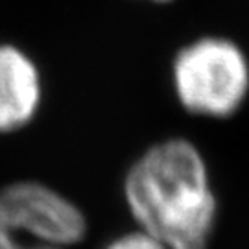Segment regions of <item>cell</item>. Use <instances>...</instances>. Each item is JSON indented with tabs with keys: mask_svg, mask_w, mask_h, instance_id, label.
Masks as SVG:
<instances>
[{
	"mask_svg": "<svg viewBox=\"0 0 249 249\" xmlns=\"http://www.w3.org/2000/svg\"><path fill=\"white\" fill-rule=\"evenodd\" d=\"M122 199L133 227L168 249H211L220 201L194 141L170 135L144 148L125 170Z\"/></svg>",
	"mask_w": 249,
	"mask_h": 249,
	"instance_id": "1",
	"label": "cell"
},
{
	"mask_svg": "<svg viewBox=\"0 0 249 249\" xmlns=\"http://www.w3.org/2000/svg\"><path fill=\"white\" fill-rule=\"evenodd\" d=\"M170 87L187 115L229 120L249 98L248 53L231 37H194L172 55Z\"/></svg>",
	"mask_w": 249,
	"mask_h": 249,
	"instance_id": "2",
	"label": "cell"
},
{
	"mask_svg": "<svg viewBox=\"0 0 249 249\" xmlns=\"http://www.w3.org/2000/svg\"><path fill=\"white\" fill-rule=\"evenodd\" d=\"M0 222L22 238L72 249L89 234L80 203L39 179H15L0 187Z\"/></svg>",
	"mask_w": 249,
	"mask_h": 249,
	"instance_id": "3",
	"label": "cell"
},
{
	"mask_svg": "<svg viewBox=\"0 0 249 249\" xmlns=\"http://www.w3.org/2000/svg\"><path fill=\"white\" fill-rule=\"evenodd\" d=\"M45 102V76L26 48L0 41V135L34 124Z\"/></svg>",
	"mask_w": 249,
	"mask_h": 249,
	"instance_id": "4",
	"label": "cell"
},
{
	"mask_svg": "<svg viewBox=\"0 0 249 249\" xmlns=\"http://www.w3.org/2000/svg\"><path fill=\"white\" fill-rule=\"evenodd\" d=\"M100 249H168L164 244H160L157 238L144 232L139 227H131L124 232H118L116 236L102 246Z\"/></svg>",
	"mask_w": 249,
	"mask_h": 249,
	"instance_id": "5",
	"label": "cell"
},
{
	"mask_svg": "<svg viewBox=\"0 0 249 249\" xmlns=\"http://www.w3.org/2000/svg\"><path fill=\"white\" fill-rule=\"evenodd\" d=\"M0 249H61L53 248V246H46V244H39V242H32L28 238H22L20 234L11 231L0 222Z\"/></svg>",
	"mask_w": 249,
	"mask_h": 249,
	"instance_id": "6",
	"label": "cell"
},
{
	"mask_svg": "<svg viewBox=\"0 0 249 249\" xmlns=\"http://www.w3.org/2000/svg\"><path fill=\"white\" fill-rule=\"evenodd\" d=\"M137 2H148V4L159 6V4H172V2H176V0H137Z\"/></svg>",
	"mask_w": 249,
	"mask_h": 249,
	"instance_id": "7",
	"label": "cell"
}]
</instances>
